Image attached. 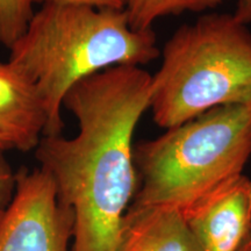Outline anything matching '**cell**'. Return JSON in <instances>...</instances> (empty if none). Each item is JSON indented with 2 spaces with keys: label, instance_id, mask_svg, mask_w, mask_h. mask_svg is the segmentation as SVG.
Returning <instances> with one entry per match:
<instances>
[{
  "label": "cell",
  "instance_id": "cell-3",
  "mask_svg": "<svg viewBox=\"0 0 251 251\" xmlns=\"http://www.w3.org/2000/svg\"><path fill=\"white\" fill-rule=\"evenodd\" d=\"M161 54L149 107L159 127L251 101V30L233 13H207L184 24Z\"/></svg>",
  "mask_w": 251,
  "mask_h": 251
},
{
  "label": "cell",
  "instance_id": "cell-7",
  "mask_svg": "<svg viewBox=\"0 0 251 251\" xmlns=\"http://www.w3.org/2000/svg\"><path fill=\"white\" fill-rule=\"evenodd\" d=\"M115 251H202L180 209L130 203Z\"/></svg>",
  "mask_w": 251,
  "mask_h": 251
},
{
  "label": "cell",
  "instance_id": "cell-6",
  "mask_svg": "<svg viewBox=\"0 0 251 251\" xmlns=\"http://www.w3.org/2000/svg\"><path fill=\"white\" fill-rule=\"evenodd\" d=\"M181 213L202 251H240L251 236V179L236 176Z\"/></svg>",
  "mask_w": 251,
  "mask_h": 251
},
{
  "label": "cell",
  "instance_id": "cell-2",
  "mask_svg": "<svg viewBox=\"0 0 251 251\" xmlns=\"http://www.w3.org/2000/svg\"><path fill=\"white\" fill-rule=\"evenodd\" d=\"M9 51V64L45 108L43 136L61 135L63 101L79 81L113 67H142L161 55L153 29H131L125 9L65 2H43Z\"/></svg>",
  "mask_w": 251,
  "mask_h": 251
},
{
  "label": "cell",
  "instance_id": "cell-12",
  "mask_svg": "<svg viewBox=\"0 0 251 251\" xmlns=\"http://www.w3.org/2000/svg\"><path fill=\"white\" fill-rule=\"evenodd\" d=\"M31 2H65L100 9H125V0H31Z\"/></svg>",
  "mask_w": 251,
  "mask_h": 251
},
{
  "label": "cell",
  "instance_id": "cell-11",
  "mask_svg": "<svg viewBox=\"0 0 251 251\" xmlns=\"http://www.w3.org/2000/svg\"><path fill=\"white\" fill-rule=\"evenodd\" d=\"M17 175L13 174L11 166L6 162L2 151L0 150V219L7 211L14 197Z\"/></svg>",
  "mask_w": 251,
  "mask_h": 251
},
{
  "label": "cell",
  "instance_id": "cell-14",
  "mask_svg": "<svg viewBox=\"0 0 251 251\" xmlns=\"http://www.w3.org/2000/svg\"><path fill=\"white\" fill-rule=\"evenodd\" d=\"M7 149H12L11 144H9L7 142V140H6L5 137L0 134V150H1V151H4V150H7Z\"/></svg>",
  "mask_w": 251,
  "mask_h": 251
},
{
  "label": "cell",
  "instance_id": "cell-4",
  "mask_svg": "<svg viewBox=\"0 0 251 251\" xmlns=\"http://www.w3.org/2000/svg\"><path fill=\"white\" fill-rule=\"evenodd\" d=\"M251 158V101L220 106L134 146L131 203L180 211L243 174Z\"/></svg>",
  "mask_w": 251,
  "mask_h": 251
},
{
  "label": "cell",
  "instance_id": "cell-15",
  "mask_svg": "<svg viewBox=\"0 0 251 251\" xmlns=\"http://www.w3.org/2000/svg\"><path fill=\"white\" fill-rule=\"evenodd\" d=\"M240 251H251V236L249 237V240L243 244V247L241 248Z\"/></svg>",
  "mask_w": 251,
  "mask_h": 251
},
{
  "label": "cell",
  "instance_id": "cell-10",
  "mask_svg": "<svg viewBox=\"0 0 251 251\" xmlns=\"http://www.w3.org/2000/svg\"><path fill=\"white\" fill-rule=\"evenodd\" d=\"M31 0H0V45L9 49L23 36L34 12Z\"/></svg>",
  "mask_w": 251,
  "mask_h": 251
},
{
  "label": "cell",
  "instance_id": "cell-5",
  "mask_svg": "<svg viewBox=\"0 0 251 251\" xmlns=\"http://www.w3.org/2000/svg\"><path fill=\"white\" fill-rule=\"evenodd\" d=\"M75 216L42 169L17 175L14 197L0 219V251H71Z\"/></svg>",
  "mask_w": 251,
  "mask_h": 251
},
{
  "label": "cell",
  "instance_id": "cell-1",
  "mask_svg": "<svg viewBox=\"0 0 251 251\" xmlns=\"http://www.w3.org/2000/svg\"><path fill=\"white\" fill-rule=\"evenodd\" d=\"M151 75L120 65L79 81L63 108L77 119L74 139L43 136L40 168L75 216L71 251H115L122 219L137 191L134 133L150 107Z\"/></svg>",
  "mask_w": 251,
  "mask_h": 251
},
{
  "label": "cell",
  "instance_id": "cell-9",
  "mask_svg": "<svg viewBox=\"0 0 251 251\" xmlns=\"http://www.w3.org/2000/svg\"><path fill=\"white\" fill-rule=\"evenodd\" d=\"M226 0H125V12L131 29L152 30L158 19L180 15L185 12L202 13L213 9Z\"/></svg>",
  "mask_w": 251,
  "mask_h": 251
},
{
  "label": "cell",
  "instance_id": "cell-8",
  "mask_svg": "<svg viewBox=\"0 0 251 251\" xmlns=\"http://www.w3.org/2000/svg\"><path fill=\"white\" fill-rule=\"evenodd\" d=\"M47 117L36 91L9 62H0V134L12 149H36Z\"/></svg>",
  "mask_w": 251,
  "mask_h": 251
},
{
  "label": "cell",
  "instance_id": "cell-13",
  "mask_svg": "<svg viewBox=\"0 0 251 251\" xmlns=\"http://www.w3.org/2000/svg\"><path fill=\"white\" fill-rule=\"evenodd\" d=\"M238 21L250 26L251 25V0H238L236 9L233 13Z\"/></svg>",
  "mask_w": 251,
  "mask_h": 251
}]
</instances>
